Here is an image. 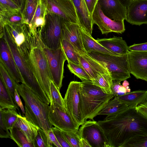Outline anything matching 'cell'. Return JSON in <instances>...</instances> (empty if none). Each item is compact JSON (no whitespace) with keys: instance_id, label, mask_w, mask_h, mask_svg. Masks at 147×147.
<instances>
[{"instance_id":"6da1fadb","label":"cell","mask_w":147,"mask_h":147,"mask_svg":"<svg viewBox=\"0 0 147 147\" xmlns=\"http://www.w3.org/2000/svg\"><path fill=\"white\" fill-rule=\"evenodd\" d=\"M97 122L104 132L109 147H121L135 137L147 135V119L135 108L107 116Z\"/></svg>"},{"instance_id":"7a4b0ae2","label":"cell","mask_w":147,"mask_h":147,"mask_svg":"<svg viewBox=\"0 0 147 147\" xmlns=\"http://www.w3.org/2000/svg\"><path fill=\"white\" fill-rule=\"evenodd\" d=\"M6 40L25 84L42 101L49 105L50 101L36 78L28 61L19 50L6 25L0 26V37Z\"/></svg>"},{"instance_id":"3957f363","label":"cell","mask_w":147,"mask_h":147,"mask_svg":"<svg viewBox=\"0 0 147 147\" xmlns=\"http://www.w3.org/2000/svg\"><path fill=\"white\" fill-rule=\"evenodd\" d=\"M17 90L24 102L25 116L43 129L48 136V130L52 127L47 117L49 105L42 101L25 83L18 84Z\"/></svg>"},{"instance_id":"277c9868","label":"cell","mask_w":147,"mask_h":147,"mask_svg":"<svg viewBox=\"0 0 147 147\" xmlns=\"http://www.w3.org/2000/svg\"><path fill=\"white\" fill-rule=\"evenodd\" d=\"M80 94L82 112L85 121L87 119L93 120L114 96L113 93L104 92L91 80L81 82Z\"/></svg>"},{"instance_id":"5b68a950","label":"cell","mask_w":147,"mask_h":147,"mask_svg":"<svg viewBox=\"0 0 147 147\" xmlns=\"http://www.w3.org/2000/svg\"><path fill=\"white\" fill-rule=\"evenodd\" d=\"M88 53L106 67L113 80L121 82L130 77L128 54L115 55L94 51Z\"/></svg>"},{"instance_id":"8992f818","label":"cell","mask_w":147,"mask_h":147,"mask_svg":"<svg viewBox=\"0 0 147 147\" xmlns=\"http://www.w3.org/2000/svg\"><path fill=\"white\" fill-rule=\"evenodd\" d=\"M28 61L51 102L52 101L50 92L51 76L47 58L40 44L32 48L29 55Z\"/></svg>"},{"instance_id":"52a82bcc","label":"cell","mask_w":147,"mask_h":147,"mask_svg":"<svg viewBox=\"0 0 147 147\" xmlns=\"http://www.w3.org/2000/svg\"><path fill=\"white\" fill-rule=\"evenodd\" d=\"M64 20L57 14L46 12L45 24L40 34L42 43L50 49H56L61 45L62 23Z\"/></svg>"},{"instance_id":"ba28073f","label":"cell","mask_w":147,"mask_h":147,"mask_svg":"<svg viewBox=\"0 0 147 147\" xmlns=\"http://www.w3.org/2000/svg\"><path fill=\"white\" fill-rule=\"evenodd\" d=\"M41 47L47 58L51 80L60 90L64 77V65L67 58L61 45L56 49L49 48L42 42Z\"/></svg>"},{"instance_id":"9c48e42d","label":"cell","mask_w":147,"mask_h":147,"mask_svg":"<svg viewBox=\"0 0 147 147\" xmlns=\"http://www.w3.org/2000/svg\"><path fill=\"white\" fill-rule=\"evenodd\" d=\"M81 82L72 81L69 84L64 98L65 109L74 122L79 126L85 120L80 100Z\"/></svg>"},{"instance_id":"30bf717a","label":"cell","mask_w":147,"mask_h":147,"mask_svg":"<svg viewBox=\"0 0 147 147\" xmlns=\"http://www.w3.org/2000/svg\"><path fill=\"white\" fill-rule=\"evenodd\" d=\"M5 25L19 50L28 59L32 48L36 44L32 36L29 26L25 23Z\"/></svg>"},{"instance_id":"8fae6325","label":"cell","mask_w":147,"mask_h":147,"mask_svg":"<svg viewBox=\"0 0 147 147\" xmlns=\"http://www.w3.org/2000/svg\"><path fill=\"white\" fill-rule=\"evenodd\" d=\"M40 0L46 12L55 13L66 21L80 25L76 10L72 0Z\"/></svg>"},{"instance_id":"7c38bea8","label":"cell","mask_w":147,"mask_h":147,"mask_svg":"<svg viewBox=\"0 0 147 147\" xmlns=\"http://www.w3.org/2000/svg\"><path fill=\"white\" fill-rule=\"evenodd\" d=\"M50 104L47 117L51 125L61 130L78 132L79 126L74 122L66 110L53 101Z\"/></svg>"},{"instance_id":"4fadbf2b","label":"cell","mask_w":147,"mask_h":147,"mask_svg":"<svg viewBox=\"0 0 147 147\" xmlns=\"http://www.w3.org/2000/svg\"><path fill=\"white\" fill-rule=\"evenodd\" d=\"M77 133L80 138L88 141L91 147H109L104 131L97 122L93 120L85 121Z\"/></svg>"},{"instance_id":"5bb4252c","label":"cell","mask_w":147,"mask_h":147,"mask_svg":"<svg viewBox=\"0 0 147 147\" xmlns=\"http://www.w3.org/2000/svg\"><path fill=\"white\" fill-rule=\"evenodd\" d=\"M94 24L98 27L102 34L111 32L121 34L125 30L124 20H112L103 13L98 2L91 15Z\"/></svg>"},{"instance_id":"9a60e30c","label":"cell","mask_w":147,"mask_h":147,"mask_svg":"<svg viewBox=\"0 0 147 147\" xmlns=\"http://www.w3.org/2000/svg\"><path fill=\"white\" fill-rule=\"evenodd\" d=\"M0 38V62L17 83H25L7 43L3 36Z\"/></svg>"},{"instance_id":"2e32d148","label":"cell","mask_w":147,"mask_h":147,"mask_svg":"<svg viewBox=\"0 0 147 147\" xmlns=\"http://www.w3.org/2000/svg\"><path fill=\"white\" fill-rule=\"evenodd\" d=\"M128 56L130 74L147 82V51H129Z\"/></svg>"},{"instance_id":"e0dca14e","label":"cell","mask_w":147,"mask_h":147,"mask_svg":"<svg viewBox=\"0 0 147 147\" xmlns=\"http://www.w3.org/2000/svg\"><path fill=\"white\" fill-rule=\"evenodd\" d=\"M126 20L133 25L147 24V0L131 1L127 8Z\"/></svg>"},{"instance_id":"ac0fdd59","label":"cell","mask_w":147,"mask_h":147,"mask_svg":"<svg viewBox=\"0 0 147 147\" xmlns=\"http://www.w3.org/2000/svg\"><path fill=\"white\" fill-rule=\"evenodd\" d=\"M81 28V27L77 24L64 20L63 21L61 38H64L69 41L73 46L78 53L86 51L83 45Z\"/></svg>"},{"instance_id":"d6986e66","label":"cell","mask_w":147,"mask_h":147,"mask_svg":"<svg viewBox=\"0 0 147 147\" xmlns=\"http://www.w3.org/2000/svg\"><path fill=\"white\" fill-rule=\"evenodd\" d=\"M104 13L115 20H126L127 8L119 0H98Z\"/></svg>"},{"instance_id":"ffe728a7","label":"cell","mask_w":147,"mask_h":147,"mask_svg":"<svg viewBox=\"0 0 147 147\" xmlns=\"http://www.w3.org/2000/svg\"><path fill=\"white\" fill-rule=\"evenodd\" d=\"M76 8L80 25L92 35L94 23L85 0H72Z\"/></svg>"},{"instance_id":"44dd1931","label":"cell","mask_w":147,"mask_h":147,"mask_svg":"<svg viewBox=\"0 0 147 147\" xmlns=\"http://www.w3.org/2000/svg\"><path fill=\"white\" fill-rule=\"evenodd\" d=\"M96 40L117 55L127 54L129 51V47L121 37L114 36L109 38H97Z\"/></svg>"},{"instance_id":"7402d4cb","label":"cell","mask_w":147,"mask_h":147,"mask_svg":"<svg viewBox=\"0 0 147 147\" xmlns=\"http://www.w3.org/2000/svg\"><path fill=\"white\" fill-rule=\"evenodd\" d=\"M18 118L13 127L21 129L26 136L28 141L34 147V140L40 128L38 126L27 119L26 117L18 114Z\"/></svg>"},{"instance_id":"603a6c76","label":"cell","mask_w":147,"mask_h":147,"mask_svg":"<svg viewBox=\"0 0 147 147\" xmlns=\"http://www.w3.org/2000/svg\"><path fill=\"white\" fill-rule=\"evenodd\" d=\"M147 97V90H137L115 97L130 108H135L140 104L145 102Z\"/></svg>"},{"instance_id":"cb8c5ba5","label":"cell","mask_w":147,"mask_h":147,"mask_svg":"<svg viewBox=\"0 0 147 147\" xmlns=\"http://www.w3.org/2000/svg\"><path fill=\"white\" fill-rule=\"evenodd\" d=\"M81 34L83 46L85 50L87 53L91 51H94L117 55L112 52L102 45L96 40L94 39L91 35L87 33L82 28Z\"/></svg>"},{"instance_id":"d4e9b609","label":"cell","mask_w":147,"mask_h":147,"mask_svg":"<svg viewBox=\"0 0 147 147\" xmlns=\"http://www.w3.org/2000/svg\"><path fill=\"white\" fill-rule=\"evenodd\" d=\"M130 107L121 102L116 98L110 100L102 109L97 114L98 115L107 116L119 114Z\"/></svg>"},{"instance_id":"484cf974","label":"cell","mask_w":147,"mask_h":147,"mask_svg":"<svg viewBox=\"0 0 147 147\" xmlns=\"http://www.w3.org/2000/svg\"><path fill=\"white\" fill-rule=\"evenodd\" d=\"M1 78L0 77V108L19 110Z\"/></svg>"},{"instance_id":"4316f807","label":"cell","mask_w":147,"mask_h":147,"mask_svg":"<svg viewBox=\"0 0 147 147\" xmlns=\"http://www.w3.org/2000/svg\"><path fill=\"white\" fill-rule=\"evenodd\" d=\"M0 72V77L14 102L16 104L15 100V90L17 89L18 83L11 76L3 63L1 62Z\"/></svg>"},{"instance_id":"83f0119b","label":"cell","mask_w":147,"mask_h":147,"mask_svg":"<svg viewBox=\"0 0 147 147\" xmlns=\"http://www.w3.org/2000/svg\"><path fill=\"white\" fill-rule=\"evenodd\" d=\"M61 44L67 62L70 61L81 65L80 55L76 52L72 45L69 41L63 38L61 39Z\"/></svg>"},{"instance_id":"f1b7e54d","label":"cell","mask_w":147,"mask_h":147,"mask_svg":"<svg viewBox=\"0 0 147 147\" xmlns=\"http://www.w3.org/2000/svg\"><path fill=\"white\" fill-rule=\"evenodd\" d=\"M24 23L21 11L10 13H0V26L8 24Z\"/></svg>"},{"instance_id":"f546056e","label":"cell","mask_w":147,"mask_h":147,"mask_svg":"<svg viewBox=\"0 0 147 147\" xmlns=\"http://www.w3.org/2000/svg\"><path fill=\"white\" fill-rule=\"evenodd\" d=\"M10 138L13 140L20 147H34V145L28 141L26 136L19 128L13 127L9 130Z\"/></svg>"},{"instance_id":"4dcf8cb0","label":"cell","mask_w":147,"mask_h":147,"mask_svg":"<svg viewBox=\"0 0 147 147\" xmlns=\"http://www.w3.org/2000/svg\"><path fill=\"white\" fill-rule=\"evenodd\" d=\"M113 79L110 74H101L92 81L94 84L100 87L104 92L110 94L112 93L111 87Z\"/></svg>"},{"instance_id":"1f68e13d","label":"cell","mask_w":147,"mask_h":147,"mask_svg":"<svg viewBox=\"0 0 147 147\" xmlns=\"http://www.w3.org/2000/svg\"><path fill=\"white\" fill-rule=\"evenodd\" d=\"M0 117L4 124L10 130L13 128L17 120L18 114L16 110L11 109L0 108Z\"/></svg>"},{"instance_id":"d6a6232c","label":"cell","mask_w":147,"mask_h":147,"mask_svg":"<svg viewBox=\"0 0 147 147\" xmlns=\"http://www.w3.org/2000/svg\"><path fill=\"white\" fill-rule=\"evenodd\" d=\"M39 0H26L22 12L24 22L29 25L31 23L36 11Z\"/></svg>"},{"instance_id":"836d02e7","label":"cell","mask_w":147,"mask_h":147,"mask_svg":"<svg viewBox=\"0 0 147 147\" xmlns=\"http://www.w3.org/2000/svg\"><path fill=\"white\" fill-rule=\"evenodd\" d=\"M67 66L70 71L79 78L82 81L91 80L89 76L80 65L68 61Z\"/></svg>"},{"instance_id":"e575fe53","label":"cell","mask_w":147,"mask_h":147,"mask_svg":"<svg viewBox=\"0 0 147 147\" xmlns=\"http://www.w3.org/2000/svg\"><path fill=\"white\" fill-rule=\"evenodd\" d=\"M52 144L45 131L39 128L34 140V147H51Z\"/></svg>"},{"instance_id":"d590c367","label":"cell","mask_w":147,"mask_h":147,"mask_svg":"<svg viewBox=\"0 0 147 147\" xmlns=\"http://www.w3.org/2000/svg\"><path fill=\"white\" fill-rule=\"evenodd\" d=\"M50 92L52 101H53L65 109L64 98L60 92V89L56 86L52 80L50 83Z\"/></svg>"},{"instance_id":"8d00e7d4","label":"cell","mask_w":147,"mask_h":147,"mask_svg":"<svg viewBox=\"0 0 147 147\" xmlns=\"http://www.w3.org/2000/svg\"><path fill=\"white\" fill-rule=\"evenodd\" d=\"M20 11L21 8L11 0H0V13Z\"/></svg>"},{"instance_id":"74e56055","label":"cell","mask_w":147,"mask_h":147,"mask_svg":"<svg viewBox=\"0 0 147 147\" xmlns=\"http://www.w3.org/2000/svg\"><path fill=\"white\" fill-rule=\"evenodd\" d=\"M71 147H80V138L78 132L61 130Z\"/></svg>"},{"instance_id":"f35d334b","label":"cell","mask_w":147,"mask_h":147,"mask_svg":"<svg viewBox=\"0 0 147 147\" xmlns=\"http://www.w3.org/2000/svg\"><path fill=\"white\" fill-rule=\"evenodd\" d=\"M127 147H147V135L135 137L128 141L121 146Z\"/></svg>"},{"instance_id":"ab89813d","label":"cell","mask_w":147,"mask_h":147,"mask_svg":"<svg viewBox=\"0 0 147 147\" xmlns=\"http://www.w3.org/2000/svg\"><path fill=\"white\" fill-rule=\"evenodd\" d=\"M80 61L81 65L89 76L91 81L96 78L98 75L100 74L90 65L88 61L85 59L80 55Z\"/></svg>"},{"instance_id":"60d3db41","label":"cell","mask_w":147,"mask_h":147,"mask_svg":"<svg viewBox=\"0 0 147 147\" xmlns=\"http://www.w3.org/2000/svg\"><path fill=\"white\" fill-rule=\"evenodd\" d=\"M121 82L113 80L111 90L115 97L123 95L127 93L125 88L120 84Z\"/></svg>"},{"instance_id":"b9f144b4","label":"cell","mask_w":147,"mask_h":147,"mask_svg":"<svg viewBox=\"0 0 147 147\" xmlns=\"http://www.w3.org/2000/svg\"><path fill=\"white\" fill-rule=\"evenodd\" d=\"M52 129L61 147H71L61 129L55 127Z\"/></svg>"},{"instance_id":"7bdbcfd3","label":"cell","mask_w":147,"mask_h":147,"mask_svg":"<svg viewBox=\"0 0 147 147\" xmlns=\"http://www.w3.org/2000/svg\"><path fill=\"white\" fill-rule=\"evenodd\" d=\"M4 124L1 117L0 118V137L1 138H10V132Z\"/></svg>"},{"instance_id":"ee69618b","label":"cell","mask_w":147,"mask_h":147,"mask_svg":"<svg viewBox=\"0 0 147 147\" xmlns=\"http://www.w3.org/2000/svg\"><path fill=\"white\" fill-rule=\"evenodd\" d=\"M131 51H147V42L138 44H134L129 47Z\"/></svg>"},{"instance_id":"f6af8a7d","label":"cell","mask_w":147,"mask_h":147,"mask_svg":"<svg viewBox=\"0 0 147 147\" xmlns=\"http://www.w3.org/2000/svg\"><path fill=\"white\" fill-rule=\"evenodd\" d=\"M48 134L49 138L53 144L57 147H61L53 132L52 128L48 130Z\"/></svg>"},{"instance_id":"bcb514c9","label":"cell","mask_w":147,"mask_h":147,"mask_svg":"<svg viewBox=\"0 0 147 147\" xmlns=\"http://www.w3.org/2000/svg\"><path fill=\"white\" fill-rule=\"evenodd\" d=\"M20 94L17 89L15 90V100L18 107L20 108L23 114H25V111L24 108L22 104L21 100L20 98Z\"/></svg>"},{"instance_id":"7dc6e473","label":"cell","mask_w":147,"mask_h":147,"mask_svg":"<svg viewBox=\"0 0 147 147\" xmlns=\"http://www.w3.org/2000/svg\"><path fill=\"white\" fill-rule=\"evenodd\" d=\"M135 109L147 119V104L145 102L140 104Z\"/></svg>"},{"instance_id":"c3c4849f","label":"cell","mask_w":147,"mask_h":147,"mask_svg":"<svg viewBox=\"0 0 147 147\" xmlns=\"http://www.w3.org/2000/svg\"><path fill=\"white\" fill-rule=\"evenodd\" d=\"M85 1L89 11L92 15L98 0H85Z\"/></svg>"},{"instance_id":"681fc988","label":"cell","mask_w":147,"mask_h":147,"mask_svg":"<svg viewBox=\"0 0 147 147\" xmlns=\"http://www.w3.org/2000/svg\"><path fill=\"white\" fill-rule=\"evenodd\" d=\"M11 0L21 8V11L22 12L24 7L26 0Z\"/></svg>"},{"instance_id":"f907efd6","label":"cell","mask_w":147,"mask_h":147,"mask_svg":"<svg viewBox=\"0 0 147 147\" xmlns=\"http://www.w3.org/2000/svg\"><path fill=\"white\" fill-rule=\"evenodd\" d=\"M91 147L88 141L84 138L80 139V147Z\"/></svg>"},{"instance_id":"816d5d0a","label":"cell","mask_w":147,"mask_h":147,"mask_svg":"<svg viewBox=\"0 0 147 147\" xmlns=\"http://www.w3.org/2000/svg\"><path fill=\"white\" fill-rule=\"evenodd\" d=\"M119 1L126 7V8H127L131 1V0H119Z\"/></svg>"},{"instance_id":"f5cc1de1","label":"cell","mask_w":147,"mask_h":147,"mask_svg":"<svg viewBox=\"0 0 147 147\" xmlns=\"http://www.w3.org/2000/svg\"><path fill=\"white\" fill-rule=\"evenodd\" d=\"M129 82L126 80L123 81V82L122 83V86L124 87L125 88L127 86H129Z\"/></svg>"},{"instance_id":"db71d44e","label":"cell","mask_w":147,"mask_h":147,"mask_svg":"<svg viewBox=\"0 0 147 147\" xmlns=\"http://www.w3.org/2000/svg\"><path fill=\"white\" fill-rule=\"evenodd\" d=\"M125 88L126 89L127 93L129 92H131V90H130V88H129V86H127Z\"/></svg>"},{"instance_id":"11a10c76","label":"cell","mask_w":147,"mask_h":147,"mask_svg":"<svg viewBox=\"0 0 147 147\" xmlns=\"http://www.w3.org/2000/svg\"><path fill=\"white\" fill-rule=\"evenodd\" d=\"M145 102L147 104V97L146 98V101Z\"/></svg>"},{"instance_id":"9f6ffc18","label":"cell","mask_w":147,"mask_h":147,"mask_svg":"<svg viewBox=\"0 0 147 147\" xmlns=\"http://www.w3.org/2000/svg\"><path fill=\"white\" fill-rule=\"evenodd\" d=\"M131 0L132 1V0Z\"/></svg>"}]
</instances>
